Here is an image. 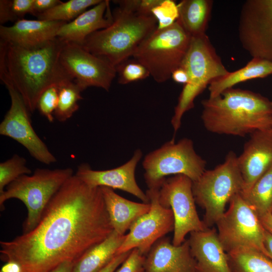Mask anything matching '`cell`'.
I'll return each instance as SVG.
<instances>
[{
    "label": "cell",
    "mask_w": 272,
    "mask_h": 272,
    "mask_svg": "<svg viewBox=\"0 0 272 272\" xmlns=\"http://www.w3.org/2000/svg\"><path fill=\"white\" fill-rule=\"evenodd\" d=\"M58 100V85L54 84L46 89L37 101L36 109L50 122L54 120L53 115L57 106Z\"/></svg>",
    "instance_id": "33"
},
{
    "label": "cell",
    "mask_w": 272,
    "mask_h": 272,
    "mask_svg": "<svg viewBox=\"0 0 272 272\" xmlns=\"http://www.w3.org/2000/svg\"><path fill=\"white\" fill-rule=\"evenodd\" d=\"M73 174L71 168H37L32 175H24L10 184L0 194L1 209L11 198L22 201L28 211L23 232L31 231L39 222L46 206L65 182Z\"/></svg>",
    "instance_id": "8"
},
{
    "label": "cell",
    "mask_w": 272,
    "mask_h": 272,
    "mask_svg": "<svg viewBox=\"0 0 272 272\" xmlns=\"http://www.w3.org/2000/svg\"><path fill=\"white\" fill-rule=\"evenodd\" d=\"M113 231L100 187L75 174L51 198L31 231L1 241V258L19 263L24 272H49L75 262Z\"/></svg>",
    "instance_id": "1"
},
{
    "label": "cell",
    "mask_w": 272,
    "mask_h": 272,
    "mask_svg": "<svg viewBox=\"0 0 272 272\" xmlns=\"http://www.w3.org/2000/svg\"><path fill=\"white\" fill-rule=\"evenodd\" d=\"M227 254L232 272H272V260L260 251L243 249Z\"/></svg>",
    "instance_id": "26"
},
{
    "label": "cell",
    "mask_w": 272,
    "mask_h": 272,
    "mask_svg": "<svg viewBox=\"0 0 272 272\" xmlns=\"http://www.w3.org/2000/svg\"><path fill=\"white\" fill-rule=\"evenodd\" d=\"M102 0H70L61 2L52 8L38 14L39 20L68 22L75 19L90 6H94Z\"/></svg>",
    "instance_id": "29"
},
{
    "label": "cell",
    "mask_w": 272,
    "mask_h": 272,
    "mask_svg": "<svg viewBox=\"0 0 272 272\" xmlns=\"http://www.w3.org/2000/svg\"><path fill=\"white\" fill-rule=\"evenodd\" d=\"M142 152L137 150L132 158L124 164L111 169L95 170L87 163L80 164L75 175L86 184L93 187H107L127 192L143 202L150 200L139 186L135 177L137 166L142 157Z\"/></svg>",
    "instance_id": "16"
},
{
    "label": "cell",
    "mask_w": 272,
    "mask_h": 272,
    "mask_svg": "<svg viewBox=\"0 0 272 272\" xmlns=\"http://www.w3.org/2000/svg\"><path fill=\"white\" fill-rule=\"evenodd\" d=\"M188 240L196 272H232L228 254L215 228L192 232Z\"/></svg>",
    "instance_id": "19"
},
{
    "label": "cell",
    "mask_w": 272,
    "mask_h": 272,
    "mask_svg": "<svg viewBox=\"0 0 272 272\" xmlns=\"http://www.w3.org/2000/svg\"><path fill=\"white\" fill-rule=\"evenodd\" d=\"M125 235L115 231L75 262L72 272H99L117 255Z\"/></svg>",
    "instance_id": "23"
},
{
    "label": "cell",
    "mask_w": 272,
    "mask_h": 272,
    "mask_svg": "<svg viewBox=\"0 0 272 272\" xmlns=\"http://www.w3.org/2000/svg\"><path fill=\"white\" fill-rule=\"evenodd\" d=\"M61 2L59 0H34L32 15L36 17Z\"/></svg>",
    "instance_id": "37"
},
{
    "label": "cell",
    "mask_w": 272,
    "mask_h": 272,
    "mask_svg": "<svg viewBox=\"0 0 272 272\" xmlns=\"http://www.w3.org/2000/svg\"><path fill=\"white\" fill-rule=\"evenodd\" d=\"M118 73V82L126 84L143 80L150 76L148 69L136 60L124 61L116 67Z\"/></svg>",
    "instance_id": "31"
},
{
    "label": "cell",
    "mask_w": 272,
    "mask_h": 272,
    "mask_svg": "<svg viewBox=\"0 0 272 272\" xmlns=\"http://www.w3.org/2000/svg\"><path fill=\"white\" fill-rule=\"evenodd\" d=\"M264 228L272 235V214L268 213L258 216Z\"/></svg>",
    "instance_id": "43"
},
{
    "label": "cell",
    "mask_w": 272,
    "mask_h": 272,
    "mask_svg": "<svg viewBox=\"0 0 272 272\" xmlns=\"http://www.w3.org/2000/svg\"><path fill=\"white\" fill-rule=\"evenodd\" d=\"M108 27L89 35L81 46L114 67L132 56L140 44L157 28L153 15H143L121 7Z\"/></svg>",
    "instance_id": "4"
},
{
    "label": "cell",
    "mask_w": 272,
    "mask_h": 272,
    "mask_svg": "<svg viewBox=\"0 0 272 272\" xmlns=\"http://www.w3.org/2000/svg\"><path fill=\"white\" fill-rule=\"evenodd\" d=\"M201 118L210 132L244 137L272 128V103L251 91L233 88L201 101Z\"/></svg>",
    "instance_id": "3"
},
{
    "label": "cell",
    "mask_w": 272,
    "mask_h": 272,
    "mask_svg": "<svg viewBox=\"0 0 272 272\" xmlns=\"http://www.w3.org/2000/svg\"><path fill=\"white\" fill-rule=\"evenodd\" d=\"M66 42L57 37L34 46L0 41V78L10 81L31 113L46 89L70 78L59 63Z\"/></svg>",
    "instance_id": "2"
},
{
    "label": "cell",
    "mask_w": 272,
    "mask_h": 272,
    "mask_svg": "<svg viewBox=\"0 0 272 272\" xmlns=\"http://www.w3.org/2000/svg\"><path fill=\"white\" fill-rule=\"evenodd\" d=\"M144 272H196L188 240L177 246L165 236L158 240L146 256Z\"/></svg>",
    "instance_id": "18"
},
{
    "label": "cell",
    "mask_w": 272,
    "mask_h": 272,
    "mask_svg": "<svg viewBox=\"0 0 272 272\" xmlns=\"http://www.w3.org/2000/svg\"><path fill=\"white\" fill-rule=\"evenodd\" d=\"M100 187L113 229L120 235H125L132 223L150 209V203L132 201L118 195L112 188Z\"/></svg>",
    "instance_id": "22"
},
{
    "label": "cell",
    "mask_w": 272,
    "mask_h": 272,
    "mask_svg": "<svg viewBox=\"0 0 272 272\" xmlns=\"http://www.w3.org/2000/svg\"><path fill=\"white\" fill-rule=\"evenodd\" d=\"M250 135L237 158L243 181L241 193L249 190L272 166V128L258 130Z\"/></svg>",
    "instance_id": "17"
},
{
    "label": "cell",
    "mask_w": 272,
    "mask_h": 272,
    "mask_svg": "<svg viewBox=\"0 0 272 272\" xmlns=\"http://www.w3.org/2000/svg\"><path fill=\"white\" fill-rule=\"evenodd\" d=\"M157 21L158 29H163L172 25L179 18L178 5L172 0H162L152 11Z\"/></svg>",
    "instance_id": "32"
},
{
    "label": "cell",
    "mask_w": 272,
    "mask_h": 272,
    "mask_svg": "<svg viewBox=\"0 0 272 272\" xmlns=\"http://www.w3.org/2000/svg\"><path fill=\"white\" fill-rule=\"evenodd\" d=\"M34 0H12L11 9L16 21L22 19L27 13L33 14Z\"/></svg>",
    "instance_id": "36"
},
{
    "label": "cell",
    "mask_w": 272,
    "mask_h": 272,
    "mask_svg": "<svg viewBox=\"0 0 272 272\" xmlns=\"http://www.w3.org/2000/svg\"><path fill=\"white\" fill-rule=\"evenodd\" d=\"M131 250L116 255L113 259L99 272H114L125 260Z\"/></svg>",
    "instance_id": "39"
},
{
    "label": "cell",
    "mask_w": 272,
    "mask_h": 272,
    "mask_svg": "<svg viewBox=\"0 0 272 272\" xmlns=\"http://www.w3.org/2000/svg\"><path fill=\"white\" fill-rule=\"evenodd\" d=\"M26 160L17 154L0 163V194L19 177L29 175L31 170L26 166Z\"/></svg>",
    "instance_id": "30"
},
{
    "label": "cell",
    "mask_w": 272,
    "mask_h": 272,
    "mask_svg": "<svg viewBox=\"0 0 272 272\" xmlns=\"http://www.w3.org/2000/svg\"><path fill=\"white\" fill-rule=\"evenodd\" d=\"M159 189H148L146 191L150 209L131 225L117 255L137 248L142 254L146 256L158 240L174 231L173 212L170 208H165L159 202Z\"/></svg>",
    "instance_id": "14"
},
{
    "label": "cell",
    "mask_w": 272,
    "mask_h": 272,
    "mask_svg": "<svg viewBox=\"0 0 272 272\" xmlns=\"http://www.w3.org/2000/svg\"><path fill=\"white\" fill-rule=\"evenodd\" d=\"M162 0H123L115 1L119 6L143 15H152V10Z\"/></svg>",
    "instance_id": "34"
},
{
    "label": "cell",
    "mask_w": 272,
    "mask_h": 272,
    "mask_svg": "<svg viewBox=\"0 0 272 272\" xmlns=\"http://www.w3.org/2000/svg\"><path fill=\"white\" fill-rule=\"evenodd\" d=\"M229 203L228 209L216 224L225 251L252 249L267 257L264 244L265 230L256 212L240 193L235 195Z\"/></svg>",
    "instance_id": "10"
},
{
    "label": "cell",
    "mask_w": 272,
    "mask_h": 272,
    "mask_svg": "<svg viewBox=\"0 0 272 272\" xmlns=\"http://www.w3.org/2000/svg\"><path fill=\"white\" fill-rule=\"evenodd\" d=\"M10 0L0 1V23L1 25L8 21H17L11 9Z\"/></svg>",
    "instance_id": "38"
},
{
    "label": "cell",
    "mask_w": 272,
    "mask_h": 272,
    "mask_svg": "<svg viewBox=\"0 0 272 272\" xmlns=\"http://www.w3.org/2000/svg\"><path fill=\"white\" fill-rule=\"evenodd\" d=\"M264 244L267 253V257L272 260V235L265 231Z\"/></svg>",
    "instance_id": "44"
},
{
    "label": "cell",
    "mask_w": 272,
    "mask_h": 272,
    "mask_svg": "<svg viewBox=\"0 0 272 272\" xmlns=\"http://www.w3.org/2000/svg\"><path fill=\"white\" fill-rule=\"evenodd\" d=\"M109 6V1H101L73 21L63 25L57 37L66 42L81 45L89 35L112 24L113 17Z\"/></svg>",
    "instance_id": "20"
},
{
    "label": "cell",
    "mask_w": 272,
    "mask_h": 272,
    "mask_svg": "<svg viewBox=\"0 0 272 272\" xmlns=\"http://www.w3.org/2000/svg\"><path fill=\"white\" fill-rule=\"evenodd\" d=\"M59 63L83 91L96 87L108 91L117 74L116 67L107 60L74 43L66 42L60 54Z\"/></svg>",
    "instance_id": "15"
},
{
    "label": "cell",
    "mask_w": 272,
    "mask_h": 272,
    "mask_svg": "<svg viewBox=\"0 0 272 272\" xmlns=\"http://www.w3.org/2000/svg\"><path fill=\"white\" fill-rule=\"evenodd\" d=\"M146 256L137 248L132 249L120 267L114 272H144Z\"/></svg>",
    "instance_id": "35"
},
{
    "label": "cell",
    "mask_w": 272,
    "mask_h": 272,
    "mask_svg": "<svg viewBox=\"0 0 272 272\" xmlns=\"http://www.w3.org/2000/svg\"><path fill=\"white\" fill-rule=\"evenodd\" d=\"M191 38L177 20L168 28L156 29L140 44L132 56L148 69L155 81L163 83L180 66Z\"/></svg>",
    "instance_id": "7"
},
{
    "label": "cell",
    "mask_w": 272,
    "mask_h": 272,
    "mask_svg": "<svg viewBox=\"0 0 272 272\" xmlns=\"http://www.w3.org/2000/svg\"><path fill=\"white\" fill-rule=\"evenodd\" d=\"M75 262L71 260L65 261L49 272H72Z\"/></svg>",
    "instance_id": "42"
},
{
    "label": "cell",
    "mask_w": 272,
    "mask_h": 272,
    "mask_svg": "<svg viewBox=\"0 0 272 272\" xmlns=\"http://www.w3.org/2000/svg\"><path fill=\"white\" fill-rule=\"evenodd\" d=\"M213 4L211 0H183L178 4L177 21L191 37L206 34Z\"/></svg>",
    "instance_id": "25"
},
{
    "label": "cell",
    "mask_w": 272,
    "mask_h": 272,
    "mask_svg": "<svg viewBox=\"0 0 272 272\" xmlns=\"http://www.w3.org/2000/svg\"><path fill=\"white\" fill-rule=\"evenodd\" d=\"M66 22L20 19L11 26H0V40L23 46L39 45L57 37Z\"/></svg>",
    "instance_id": "21"
},
{
    "label": "cell",
    "mask_w": 272,
    "mask_h": 272,
    "mask_svg": "<svg viewBox=\"0 0 272 272\" xmlns=\"http://www.w3.org/2000/svg\"><path fill=\"white\" fill-rule=\"evenodd\" d=\"M258 216L272 212V166L247 191L241 193Z\"/></svg>",
    "instance_id": "27"
},
{
    "label": "cell",
    "mask_w": 272,
    "mask_h": 272,
    "mask_svg": "<svg viewBox=\"0 0 272 272\" xmlns=\"http://www.w3.org/2000/svg\"><path fill=\"white\" fill-rule=\"evenodd\" d=\"M171 77L177 83L186 84L188 81V77L186 70L179 66L172 74Z\"/></svg>",
    "instance_id": "40"
},
{
    "label": "cell",
    "mask_w": 272,
    "mask_h": 272,
    "mask_svg": "<svg viewBox=\"0 0 272 272\" xmlns=\"http://www.w3.org/2000/svg\"><path fill=\"white\" fill-rule=\"evenodd\" d=\"M7 87L11 98L10 108L0 124V134L22 145L37 161L46 165L56 158L34 130L29 111L20 94L6 79H1Z\"/></svg>",
    "instance_id": "12"
},
{
    "label": "cell",
    "mask_w": 272,
    "mask_h": 272,
    "mask_svg": "<svg viewBox=\"0 0 272 272\" xmlns=\"http://www.w3.org/2000/svg\"><path fill=\"white\" fill-rule=\"evenodd\" d=\"M271 101V103H272V100Z\"/></svg>",
    "instance_id": "45"
},
{
    "label": "cell",
    "mask_w": 272,
    "mask_h": 272,
    "mask_svg": "<svg viewBox=\"0 0 272 272\" xmlns=\"http://www.w3.org/2000/svg\"><path fill=\"white\" fill-rule=\"evenodd\" d=\"M58 100L54 115L60 122L70 118L79 108V102L83 99L80 86L73 79L67 78L58 85Z\"/></svg>",
    "instance_id": "28"
},
{
    "label": "cell",
    "mask_w": 272,
    "mask_h": 272,
    "mask_svg": "<svg viewBox=\"0 0 272 272\" xmlns=\"http://www.w3.org/2000/svg\"><path fill=\"white\" fill-rule=\"evenodd\" d=\"M237 156L230 151L223 163L212 170H206L192 181L195 203L205 210L203 222L212 228L225 212L227 203L243 189V179L237 161Z\"/></svg>",
    "instance_id": "6"
},
{
    "label": "cell",
    "mask_w": 272,
    "mask_h": 272,
    "mask_svg": "<svg viewBox=\"0 0 272 272\" xmlns=\"http://www.w3.org/2000/svg\"><path fill=\"white\" fill-rule=\"evenodd\" d=\"M206 161L195 151L192 141L171 140L148 154L142 163L148 189H159L166 177L184 175L196 181L206 170Z\"/></svg>",
    "instance_id": "9"
},
{
    "label": "cell",
    "mask_w": 272,
    "mask_h": 272,
    "mask_svg": "<svg viewBox=\"0 0 272 272\" xmlns=\"http://www.w3.org/2000/svg\"><path fill=\"white\" fill-rule=\"evenodd\" d=\"M0 272H24V271L19 263L14 260H9L2 266Z\"/></svg>",
    "instance_id": "41"
},
{
    "label": "cell",
    "mask_w": 272,
    "mask_h": 272,
    "mask_svg": "<svg viewBox=\"0 0 272 272\" xmlns=\"http://www.w3.org/2000/svg\"><path fill=\"white\" fill-rule=\"evenodd\" d=\"M271 214H272V212H271Z\"/></svg>",
    "instance_id": "46"
},
{
    "label": "cell",
    "mask_w": 272,
    "mask_h": 272,
    "mask_svg": "<svg viewBox=\"0 0 272 272\" xmlns=\"http://www.w3.org/2000/svg\"><path fill=\"white\" fill-rule=\"evenodd\" d=\"M159 201L164 207L170 208L174 219V245L181 244L185 236L192 232L208 228L198 215L192 192V181L184 175L166 178L159 189Z\"/></svg>",
    "instance_id": "11"
},
{
    "label": "cell",
    "mask_w": 272,
    "mask_h": 272,
    "mask_svg": "<svg viewBox=\"0 0 272 272\" xmlns=\"http://www.w3.org/2000/svg\"><path fill=\"white\" fill-rule=\"evenodd\" d=\"M180 66L186 70L188 81L184 85L171 119L174 134L181 126L183 114L194 107L195 98L212 82L229 72L206 34L192 37Z\"/></svg>",
    "instance_id": "5"
},
{
    "label": "cell",
    "mask_w": 272,
    "mask_h": 272,
    "mask_svg": "<svg viewBox=\"0 0 272 272\" xmlns=\"http://www.w3.org/2000/svg\"><path fill=\"white\" fill-rule=\"evenodd\" d=\"M272 75V62L252 58L244 67L215 79L209 86V97L214 98L240 83Z\"/></svg>",
    "instance_id": "24"
},
{
    "label": "cell",
    "mask_w": 272,
    "mask_h": 272,
    "mask_svg": "<svg viewBox=\"0 0 272 272\" xmlns=\"http://www.w3.org/2000/svg\"><path fill=\"white\" fill-rule=\"evenodd\" d=\"M239 38L252 58L272 62V0H247L240 14Z\"/></svg>",
    "instance_id": "13"
}]
</instances>
